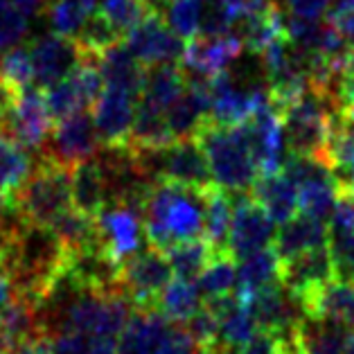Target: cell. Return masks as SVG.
<instances>
[{
    "instance_id": "cell-1",
    "label": "cell",
    "mask_w": 354,
    "mask_h": 354,
    "mask_svg": "<svg viewBox=\"0 0 354 354\" xmlns=\"http://www.w3.org/2000/svg\"><path fill=\"white\" fill-rule=\"evenodd\" d=\"M145 235L160 250L196 239L203 230V189L153 183L142 203Z\"/></svg>"
},
{
    "instance_id": "cell-2",
    "label": "cell",
    "mask_w": 354,
    "mask_h": 354,
    "mask_svg": "<svg viewBox=\"0 0 354 354\" xmlns=\"http://www.w3.org/2000/svg\"><path fill=\"white\" fill-rule=\"evenodd\" d=\"M194 138L208 156L214 183L228 192H250L260 169L255 165L241 124L226 127L208 120Z\"/></svg>"
},
{
    "instance_id": "cell-3",
    "label": "cell",
    "mask_w": 354,
    "mask_h": 354,
    "mask_svg": "<svg viewBox=\"0 0 354 354\" xmlns=\"http://www.w3.org/2000/svg\"><path fill=\"white\" fill-rule=\"evenodd\" d=\"M14 208L32 226L50 228L73 208V169L39 156L32 174L12 194Z\"/></svg>"
},
{
    "instance_id": "cell-4",
    "label": "cell",
    "mask_w": 354,
    "mask_h": 354,
    "mask_svg": "<svg viewBox=\"0 0 354 354\" xmlns=\"http://www.w3.org/2000/svg\"><path fill=\"white\" fill-rule=\"evenodd\" d=\"M334 111L336 106L332 97H327L325 93L309 86V88L282 113L287 153L316 158L330 167V160H327V145H330Z\"/></svg>"
},
{
    "instance_id": "cell-5",
    "label": "cell",
    "mask_w": 354,
    "mask_h": 354,
    "mask_svg": "<svg viewBox=\"0 0 354 354\" xmlns=\"http://www.w3.org/2000/svg\"><path fill=\"white\" fill-rule=\"evenodd\" d=\"M120 336L118 354H194L196 348L185 323L158 309H136Z\"/></svg>"
},
{
    "instance_id": "cell-6",
    "label": "cell",
    "mask_w": 354,
    "mask_h": 354,
    "mask_svg": "<svg viewBox=\"0 0 354 354\" xmlns=\"http://www.w3.org/2000/svg\"><path fill=\"white\" fill-rule=\"evenodd\" d=\"M136 156L140 158L153 183H174L194 189H208L214 185L208 156L196 138H183L158 151H142Z\"/></svg>"
},
{
    "instance_id": "cell-7",
    "label": "cell",
    "mask_w": 354,
    "mask_h": 354,
    "mask_svg": "<svg viewBox=\"0 0 354 354\" xmlns=\"http://www.w3.org/2000/svg\"><path fill=\"white\" fill-rule=\"evenodd\" d=\"M171 275L174 269L167 253L149 244L120 264V287L136 309H156Z\"/></svg>"
},
{
    "instance_id": "cell-8",
    "label": "cell",
    "mask_w": 354,
    "mask_h": 354,
    "mask_svg": "<svg viewBox=\"0 0 354 354\" xmlns=\"http://www.w3.org/2000/svg\"><path fill=\"white\" fill-rule=\"evenodd\" d=\"M102 149L97 129L91 111H82L73 118H66L57 122L48 142L43 145L39 156L55 160L64 167H77L86 160L97 158Z\"/></svg>"
},
{
    "instance_id": "cell-9",
    "label": "cell",
    "mask_w": 354,
    "mask_h": 354,
    "mask_svg": "<svg viewBox=\"0 0 354 354\" xmlns=\"http://www.w3.org/2000/svg\"><path fill=\"white\" fill-rule=\"evenodd\" d=\"M232 196H235V212L230 223L228 250L239 262L257 250L269 248L275 239V221L250 192H232Z\"/></svg>"
},
{
    "instance_id": "cell-10",
    "label": "cell",
    "mask_w": 354,
    "mask_h": 354,
    "mask_svg": "<svg viewBox=\"0 0 354 354\" xmlns=\"http://www.w3.org/2000/svg\"><path fill=\"white\" fill-rule=\"evenodd\" d=\"M142 237H147L142 212L136 205L109 203L97 214L100 246L118 264H122L127 257H131L142 248Z\"/></svg>"
},
{
    "instance_id": "cell-11",
    "label": "cell",
    "mask_w": 354,
    "mask_h": 354,
    "mask_svg": "<svg viewBox=\"0 0 354 354\" xmlns=\"http://www.w3.org/2000/svg\"><path fill=\"white\" fill-rule=\"evenodd\" d=\"M127 48L136 55V59L147 68L160 64H180L185 55V43L178 34L169 28L167 19L160 12L138 25L127 37Z\"/></svg>"
},
{
    "instance_id": "cell-12",
    "label": "cell",
    "mask_w": 354,
    "mask_h": 354,
    "mask_svg": "<svg viewBox=\"0 0 354 354\" xmlns=\"http://www.w3.org/2000/svg\"><path fill=\"white\" fill-rule=\"evenodd\" d=\"M55 129V120L50 115L46 91L39 86H30L19 93L14 109L7 120V131L19 140L28 151H41Z\"/></svg>"
},
{
    "instance_id": "cell-13",
    "label": "cell",
    "mask_w": 354,
    "mask_h": 354,
    "mask_svg": "<svg viewBox=\"0 0 354 354\" xmlns=\"http://www.w3.org/2000/svg\"><path fill=\"white\" fill-rule=\"evenodd\" d=\"M136 100L124 91L106 88L91 109L95 129L104 149H127L136 120Z\"/></svg>"
},
{
    "instance_id": "cell-14",
    "label": "cell",
    "mask_w": 354,
    "mask_h": 354,
    "mask_svg": "<svg viewBox=\"0 0 354 354\" xmlns=\"http://www.w3.org/2000/svg\"><path fill=\"white\" fill-rule=\"evenodd\" d=\"M244 53V43L239 34H221V37H194L185 43L183 68L194 77H217L228 73L230 66Z\"/></svg>"
},
{
    "instance_id": "cell-15",
    "label": "cell",
    "mask_w": 354,
    "mask_h": 354,
    "mask_svg": "<svg viewBox=\"0 0 354 354\" xmlns=\"http://www.w3.org/2000/svg\"><path fill=\"white\" fill-rule=\"evenodd\" d=\"M30 55L34 66V82L39 88L48 91L50 86L66 80L80 64V48L73 39L59 34H43L30 43Z\"/></svg>"
},
{
    "instance_id": "cell-16",
    "label": "cell",
    "mask_w": 354,
    "mask_h": 354,
    "mask_svg": "<svg viewBox=\"0 0 354 354\" xmlns=\"http://www.w3.org/2000/svg\"><path fill=\"white\" fill-rule=\"evenodd\" d=\"M334 278V262L327 244L280 262V284L296 302Z\"/></svg>"
},
{
    "instance_id": "cell-17",
    "label": "cell",
    "mask_w": 354,
    "mask_h": 354,
    "mask_svg": "<svg viewBox=\"0 0 354 354\" xmlns=\"http://www.w3.org/2000/svg\"><path fill=\"white\" fill-rule=\"evenodd\" d=\"M302 316L354 330V282L334 278L298 300Z\"/></svg>"
},
{
    "instance_id": "cell-18",
    "label": "cell",
    "mask_w": 354,
    "mask_h": 354,
    "mask_svg": "<svg viewBox=\"0 0 354 354\" xmlns=\"http://www.w3.org/2000/svg\"><path fill=\"white\" fill-rule=\"evenodd\" d=\"M241 302H244L250 309V314L255 316L260 330L271 332V334L289 336L293 332V327H296L302 318L300 305L289 296L287 289H284L280 282L269 284V287L260 289Z\"/></svg>"
},
{
    "instance_id": "cell-19",
    "label": "cell",
    "mask_w": 354,
    "mask_h": 354,
    "mask_svg": "<svg viewBox=\"0 0 354 354\" xmlns=\"http://www.w3.org/2000/svg\"><path fill=\"white\" fill-rule=\"evenodd\" d=\"M250 194L262 208L269 212V217L282 226L291 221L300 210L298 203V185L280 171L275 174H260L250 187Z\"/></svg>"
},
{
    "instance_id": "cell-20",
    "label": "cell",
    "mask_w": 354,
    "mask_h": 354,
    "mask_svg": "<svg viewBox=\"0 0 354 354\" xmlns=\"http://www.w3.org/2000/svg\"><path fill=\"white\" fill-rule=\"evenodd\" d=\"M327 244V223L316 219L312 214H296L291 221L282 223L278 235L273 239V248L278 253L280 262L291 260V257L314 250Z\"/></svg>"
},
{
    "instance_id": "cell-21",
    "label": "cell",
    "mask_w": 354,
    "mask_h": 354,
    "mask_svg": "<svg viewBox=\"0 0 354 354\" xmlns=\"http://www.w3.org/2000/svg\"><path fill=\"white\" fill-rule=\"evenodd\" d=\"M100 71L106 82V88L124 91L140 100L147 80V66L136 59V55L127 48V43L109 48L104 55H100Z\"/></svg>"
},
{
    "instance_id": "cell-22",
    "label": "cell",
    "mask_w": 354,
    "mask_h": 354,
    "mask_svg": "<svg viewBox=\"0 0 354 354\" xmlns=\"http://www.w3.org/2000/svg\"><path fill=\"white\" fill-rule=\"evenodd\" d=\"M73 205L95 219L109 205V180L97 158L73 167Z\"/></svg>"
},
{
    "instance_id": "cell-23",
    "label": "cell",
    "mask_w": 354,
    "mask_h": 354,
    "mask_svg": "<svg viewBox=\"0 0 354 354\" xmlns=\"http://www.w3.org/2000/svg\"><path fill=\"white\" fill-rule=\"evenodd\" d=\"M0 332H3L7 348H12L16 343L37 339L41 334H48L46 325H43L41 307L30 298L16 293L10 305L5 307V312L0 314Z\"/></svg>"
},
{
    "instance_id": "cell-24",
    "label": "cell",
    "mask_w": 354,
    "mask_h": 354,
    "mask_svg": "<svg viewBox=\"0 0 354 354\" xmlns=\"http://www.w3.org/2000/svg\"><path fill=\"white\" fill-rule=\"evenodd\" d=\"M291 339L300 354H345V327L330 321H314L302 316L293 327Z\"/></svg>"
},
{
    "instance_id": "cell-25",
    "label": "cell",
    "mask_w": 354,
    "mask_h": 354,
    "mask_svg": "<svg viewBox=\"0 0 354 354\" xmlns=\"http://www.w3.org/2000/svg\"><path fill=\"white\" fill-rule=\"evenodd\" d=\"M176 138L171 133L167 113L160 109H153L145 102L138 100L136 109V120L131 129V138H129L127 149H131L136 153L142 151H158L162 147H167L174 142Z\"/></svg>"
},
{
    "instance_id": "cell-26",
    "label": "cell",
    "mask_w": 354,
    "mask_h": 354,
    "mask_svg": "<svg viewBox=\"0 0 354 354\" xmlns=\"http://www.w3.org/2000/svg\"><path fill=\"white\" fill-rule=\"evenodd\" d=\"M187 86V73L180 64H160L147 68L145 88L140 102L167 113V109L183 95Z\"/></svg>"
},
{
    "instance_id": "cell-27",
    "label": "cell",
    "mask_w": 354,
    "mask_h": 354,
    "mask_svg": "<svg viewBox=\"0 0 354 354\" xmlns=\"http://www.w3.org/2000/svg\"><path fill=\"white\" fill-rule=\"evenodd\" d=\"M232 212H235L232 192L219 187L217 183L203 189V232L205 239L217 250H228Z\"/></svg>"
},
{
    "instance_id": "cell-28",
    "label": "cell",
    "mask_w": 354,
    "mask_h": 354,
    "mask_svg": "<svg viewBox=\"0 0 354 354\" xmlns=\"http://www.w3.org/2000/svg\"><path fill=\"white\" fill-rule=\"evenodd\" d=\"M239 39L244 43V50L260 57L266 48L278 39L287 37V16L280 10L278 3L266 7L264 12L239 21Z\"/></svg>"
},
{
    "instance_id": "cell-29",
    "label": "cell",
    "mask_w": 354,
    "mask_h": 354,
    "mask_svg": "<svg viewBox=\"0 0 354 354\" xmlns=\"http://www.w3.org/2000/svg\"><path fill=\"white\" fill-rule=\"evenodd\" d=\"M280 282V257L275 248H262L257 253L239 260L237 269V296L239 300L250 298L260 289Z\"/></svg>"
},
{
    "instance_id": "cell-30",
    "label": "cell",
    "mask_w": 354,
    "mask_h": 354,
    "mask_svg": "<svg viewBox=\"0 0 354 354\" xmlns=\"http://www.w3.org/2000/svg\"><path fill=\"white\" fill-rule=\"evenodd\" d=\"M339 178H336L334 169L325 167L312 178H307L305 183L298 185V203L300 210L305 214H312L316 219L332 217L336 198H339Z\"/></svg>"
},
{
    "instance_id": "cell-31",
    "label": "cell",
    "mask_w": 354,
    "mask_h": 354,
    "mask_svg": "<svg viewBox=\"0 0 354 354\" xmlns=\"http://www.w3.org/2000/svg\"><path fill=\"white\" fill-rule=\"evenodd\" d=\"M32 169L28 149L7 129H0V194L12 196L19 192Z\"/></svg>"
},
{
    "instance_id": "cell-32",
    "label": "cell",
    "mask_w": 354,
    "mask_h": 354,
    "mask_svg": "<svg viewBox=\"0 0 354 354\" xmlns=\"http://www.w3.org/2000/svg\"><path fill=\"white\" fill-rule=\"evenodd\" d=\"M50 230H53L57 239L62 241V246L68 250V255L82 253V250L100 244L97 219L82 210H77L75 205L68 212H64L62 217L50 226Z\"/></svg>"
},
{
    "instance_id": "cell-33",
    "label": "cell",
    "mask_w": 354,
    "mask_h": 354,
    "mask_svg": "<svg viewBox=\"0 0 354 354\" xmlns=\"http://www.w3.org/2000/svg\"><path fill=\"white\" fill-rule=\"evenodd\" d=\"M217 253L219 250L214 248L208 239L196 237V239H187L183 244H176L174 248H169L167 257L171 262V269L176 273V278L196 282L201 278V273L210 266V262L214 260Z\"/></svg>"
},
{
    "instance_id": "cell-34",
    "label": "cell",
    "mask_w": 354,
    "mask_h": 354,
    "mask_svg": "<svg viewBox=\"0 0 354 354\" xmlns=\"http://www.w3.org/2000/svg\"><path fill=\"white\" fill-rule=\"evenodd\" d=\"M97 0H48L46 14L55 34L66 39H75L82 25L97 12Z\"/></svg>"
},
{
    "instance_id": "cell-35",
    "label": "cell",
    "mask_w": 354,
    "mask_h": 354,
    "mask_svg": "<svg viewBox=\"0 0 354 354\" xmlns=\"http://www.w3.org/2000/svg\"><path fill=\"white\" fill-rule=\"evenodd\" d=\"M156 309L176 323H187L201 309V291L192 280L176 278L160 293Z\"/></svg>"
},
{
    "instance_id": "cell-36",
    "label": "cell",
    "mask_w": 354,
    "mask_h": 354,
    "mask_svg": "<svg viewBox=\"0 0 354 354\" xmlns=\"http://www.w3.org/2000/svg\"><path fill=\"white\" fill-rule=\"evenodd\" d=\"M327 160L336 174L354 167V109L334 111Z\"/></svg>"
},
{
    "instance_id": "cell-37",
    "label": "cell",
    "mask_w": 354,
    "mask_h": 354,
    "mask_svg": "<svg viewBox=\"0 0 354 354\" xmlns=\"http://www.w3.org/2000/svg\"><path fill=\"white\" fill-rule=\"evenodd\" d=\"M237 269H239V262L235 260V255H232L230 250H219L208 269L196 280L198 291H201L205 298L232 293V289L237 287Z\"/></svg>"
},
{
    "instance_id": "cell-38",
    "label": "cell",
    "mask_w": 354,
    "mask_h": 354,
    "mask_svg": "<svg viewBox=\"0 0 354 354\" xmlns=\"http://www.w3.org/2000/svg\"><path fill=\"white\" fill-rule=\"evenodd\" d=\"M124 39H127L124 34H120L104 16L100 12H95L91 19L82 25V30L75 34L73 41L77 43L80 53L93 55L100 59V55H104L109 48L118 46V43H122Z\"/></svg>"
},
{
    "instance_id": "cell-39",
    "label": "cell",
    "mask_w": 354,
    "mask_h": 354,
    "mask_svg": "<svg viewBox=\"0 0 354 354\" xmlns=\"http://www.w3.org/2000/svg\"><path fill=\"white\" fill-rule=\"evenodd\" d=\"M97 12L113 25V28L129 37L147 16L158 12L149 0H100Z\"/></svg>"
},
{
    "instance_id": "cell-40",
    "label": "cell",
    "mask_w": 354,
    "mask_h": 354,
    "mask_svg": "<svg viewBox=\"0 0 354 354\" xmlns=\"http://www.w3.org/2000/svg\"><path fill=\"white\" fill-rule=\"evenodd\" d=\"M257 330H260V325H257L255 316L239 300V305L221 321V345L232 354H237L257 334Z\"/></svg>"
},
{
    "instance_id": "cell-41",
    "label": "cell",
    "mask_w": 354,
    "mask_h": 354,
    "mask_svg": "<svg viewBox=\"0 0 354 354\" xmlns=\"http://www.w3.org/2000/svg\"><path fill=\"white\" fill-rule=\"evenodd\" d=\"M327 248H330L334 273L339 280L354 282V226H327Z\"/></svg>"
},
{
    "instance_id": "cell-42",
    "label": "cell",
    "mask_w": 354,
    "mask_h": 354,
    "mask_svg": "<svg viewBox=\"0 0 354 354\" xmlns=\"http://www.w3.org/2000/svg\"><path fill=\"white\" fill-rule=\"evenodd\" d=\"M162 16L183 41H192L201 32L203 0H167Z\"/></svg>"
},
{
    "instance_id": "cell-43",
    "label": "cell",
    "mask_w": 354,
    "mask_h": 354,
    "mask_svg": "<svg viewBox=\"0 0 354 354\" xmlns=\"http://www.w3.org/2000/svg\"><path fill=\"white\" fill-rule=\"evenodd\" d=\"M0 77L7 80L16 91H25L34 84V66L30 46H14L0 53Z\"/></svg>"
},
{
    "instance_id": "cell-44",
    "label": "cell",
    "mask_w": 354,
    "mask_h": 354,
    "mask_svg": "<svg viewBox=\"0 0 354 354\" xmlns=\"http://www.w3.org/2000/svg\"><path fill=\"white\" fill-rule=\"evenodd\" d=\"M28 32V16L14 5V0H0V53L19 46Z\"/></svg>"
},
{
    "instance_id": "cell-45",
    "label": "cell",
    "mask_w": 354,
    "mask_h": 354,
    "mask_svg": "<svg viewBox=\"0 0 354 354\" xmlns=\"http://www.w3.org/2000/svg\"><path fill=\"white\" fill-rule=\"evenodd\" d=\"M185 327H187V332L192 334V339H194L198 350H208V348H217V345H221V323H219V318L214 316L210 309H205L203 305L185 323Z\"/></svg>"
},
{
    "instance_id": "cell-46",
    "label": "cell",
    "mask_w": 354,
    "mask_h": 354,
    "mask_svg": "<svg viewBox=\"0 0 354 354\" xmlns=\"http://www.w3.org/2000/svg\"><path fill=\"white\" fill-rule=\"evenodd\" d=\"M291 348H293L291 334L280 336L260 330L237 354H289Z\"/></svg>"
},
{
    "instance_id": "cell-47",
    "label": "cell",
    "mask_w": 354,
    "mask_h": 354,
    "mask_svg": "<svg viewBox=\"0 0 354 354\" xmlns=\"http://www.w3.org/2000/svg\"><path fill=\"white\" fill-rule=\"evenodd\" d=\"M53 354H91V336L82 334H57L53 336Z\"/></svg>"
},
{
    "instance_id": "cell-48",
    "label": "cell",
    "mask_w": 354,
    "mask_h": 354,
    "mask_svg": "<svg viewBox=\"0 0 354 354\" xmlns=\"http://www.w3.org/2000/svg\"><path fill=\"white\" fill-rule=\"evenodd\" d=\"M330 3L332 0H287V7L300 19H321L330 10Z\"/></svg>"
},
{
    "instance_id": "cell-49",
    "label": "cell",
    "mask_w": 354,
    "mask_h": 354,
    "mask_svg": "<svg viewBox=\"0 0 354 354\" xmlns=\"http://www.w3.org/2000/svg\"><path fill=\"white\" fill-rule=\"evenodd\" d=\"M5 354H53V336L41 334L37 339L16 343L12 348H7Z\"/></svg>"
},
{
    "instance_id": "cell-50",
    "label": "cell",
    "mask_w": 354,
    "mask_h": 354,
    "mask_svg": "<svg viewBox=\"0 0 354 354\" xmlns=\"http://www.w3.org/2000/svg\"><path fill=\"white\" fill-rule=\"evenodd\" d=\"M21 91H16L14 86L0 77V129H7V120L14 109V102L19 97Z\"/></svg>"
},
{
    "instance_id": "cell-51",
    "label": "cell",
    "mask_w": 354,
    "mask_h": 354,
    "mask_svg": "<svg viewBox=\"0 0 354 354\" xmlns=\"http://www.w3.org/2000/svg\"><path fill=\"white\" fill-rule=\"evenodd\" d=\"M14 5L30 19V16H39L46 12L48 0H14Z\"/></svg>"
},
{
    "instance_id": "cell-52",
    "label": "cell",
    "mask_w": 354,
    "mask_h": 354,
    "mask_svg": "<svg viewBox=\"0 0 354 354\" xmlns=\"http://www.w3.org/2000/svg\"><path fill=\"white\" fill-rule=\"evenodd\" d=\"M14 296H16V291H14L12 280L7 278L5 273H0V314L5 312V307L10 305Z\"/></svg>"
},
{
    "instance_id": "cell-53",
    "label": "cell",
    "mask_w": 354,
    "mask_h": 354,
    "mask_svg": "<svg viewBox=\"0 0 354 354\" xmlns=\"http://www.w3.org/2000/svg\"><path fill=\"white\" fill-rule=\"evenodd\" d=\"M14 208V198L7 196V194H0V221H3V217L7 212H10Z\"/></svg>"
},
{
    "instance_id": "cell-54",
    "label": "cell",
    "mask_w": 354,
    "mask_h": 354,
    "mask_svg": "<svg viewBox=\"0 0 354 354\" xmlns=\"http://www.w3.org/2000/svg\"><path fill=\"white\" fill-rule=\"evenodd\" d=\"M198 354H232L228 348H223V345H217V348H208V350H201Z\"/></svg>"
},
{
    "instance_id": "cell-55",
    "label": "cell",
    "mask_w": 354,
    "mask_h": 354,
    "mask_svg": "<svg viewBox=\"0 0 354 354\" xmlns=\"http://www.w3.org/2000/svg\"><path fill=\"white\" fill-rule=\"evenodd\" d=\"M345 354H354V332L348 334V343H345Z\"/></svg>"
},
{
    "instance_id": "cell-56",
    "label": "cell",
    "mask_w": 354,
    "mask_h": 354,
    "mask_svg": "<svg viewBox=\"0 0 354 354\" xmlns=\"http://www.w3.org/2000/svg\"><path fill=\"white\" fill-rule=\"evenodd\" d=\"M5 352H7V343L3 339V332H0V354H5Z\"/></svg>"
},
{
    "instance_id": "cell-57",
    "label": "cell",
    "mask_w": 354,
    "mask_h": 354,
    "mask_svg": "<svg viewBox=\"0 0 354 354\" xmlns=\"http://www.w3.org/2000/svg\"><path fill=\"white\" fill-rule=\"evenodd\" d=\"M0 273H5V253H3V248H0Z\"/></svg>"
}]
</instances>
